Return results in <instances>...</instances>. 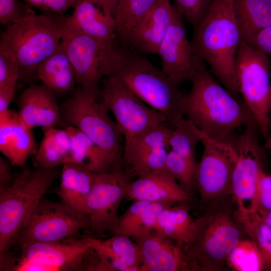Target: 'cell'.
<instances>
[{"label":"cell","mask_w":271,"mask_h":271,"mask_svg":"<svg viewBox=\"0 0 271 271\" xmlns=\"http://www.w3.org/2000/svg\"><path fill=\"white\" fill-rule=\"evenodd\" d=\"M62 42L74 68L76 81L96 98L102 79L110 75L121 48L118 40H104L64 29Z\"/></svg>","instance_id":"52a82bcc"},{"label":"cell","mask_w":271,"mask_h":271,"mask_svg":"<svg viewBox=\"0 0 271 271\" xmlns=\"http://www.w3.org/2000/svg\"><path fill=\"white\" fill-rule=\"evenodd\" d=\"M245 42L267 55L271 56V25Z\"/></svg>","instance_id":"ee69618b"},{"label":"cell","mask_w":271,"mask_h":271,"mask_svg":"<svg viewBox=\"0 0 271 271\" xmlns=\"http://www.w3.org/2000/svg\"><path fill=\"white\" fill-rule=\"evenodd\" d=\"M38 78L55 93L72 90L77 83L74 68L61 41L56 50L41 62L36 69Z\"/></svg>","instance_id":"7402d4cb"},{"label":"cell","mask_w":271,"mask_h":271,"mask_svg":"<svg viewBox=\"0 0 271 271\" xmlns=\"http://www.w3.org/2000/svg\"><path fill=\"white\" fill-rule=\"evenodd\" d=\"M65 28L101 40L117 39L114 18L105 14L93 0L79 2L72 14L66 18Z\"/></svg>","instance_id":"ffe728a7"},{"label":"cell","mask_w":271,"mask_h":271,"mask_svg":"<svg viewBox=\"0 0 271 271\" xmlns=\"http://www.w3.org/2000/svg\"><path fill=\"white\" fill-rule=\"evenodd\" d=\"M20 76V67L16 59L0 49V86L16 87Z\"/></svg>","instance_id":"ab89813d"},{"label":"cell","mask_w":271,"mask_h":271,"mask_svg":"<svg viewBox=\"0 0 271 271\" xmlns=\"http://www.w3.org/2000/svg\"><path fill=\"white\" fill-rule=\"evenodd\" d=\"M63 14L31 11L19 21L8 25L0 38V49L11 54L20 67V76L36 74L39 64L58 48L64 33Z\"/></svg>","instance_id":"277c9868"},{"label":"cell","mask_w":271,"mask_h":271,"mask_svg":"<svg viewBox=\"0 0 271 271\" xmlns=\"http://www.w3.org/2000/svg\"><path fill=\"white\" fill-rule=\"evenodd\" d=\"M185 202L164 209L158 218L154 229L184 246L193 241L197 225L196 220H193Z\"/></svg>","instance_id":"cb8c5ba5"},{"label":"cell","mask_w":271,"mask_h":271,"mask_svg":"<svg viewBox=\"0 0 271 271\" xmlns=\"http://www.w3.org/2000/svg\"><path fill=\"white\" fill-rule=\"evenodd\" d=\"M249 238L257 244L261 254L264 270L271 271V230L257 213L240 221Z\"/></svg>","instance_id":"d6a6232c"},{"label":"cell","mask_w":271,"mask_h":271,"mask_svg":"<svg viewBox=\"0 0 271 271\" xmlns=\"http://www.w3.org/2000/svg\"><path fill=\"white\" fill-rule=\"evenodd\" d=\"M191 81L184 104V116L209 137L231 141L238 127L257 124L245 104L221 86L204 64Z\"/></svg>","instance_id":"6da1fadb"},{"label":"cell","mask_w":271,"mask_h":271,"mask_svg":"<svg viewBox=\"0 0 271 271\" xmlns=\"http://www.w3.org/2000/svg\"><path fill=\"white\" fill-rule=\"evenodd\" d=\"M165 169L187 191L195 184L196 167L171 149L167 156Z\"/></svg>","instance_id":"d590c367"},{"label":"cell","mask_w":271,"mask_h":271,"mask_svg":"<svg viewBox=\"0 0 271 271\" xmlns=\"http://www.w3.org/2000/svg\"><path fill=\"white\" fill-rule=\"evenodd\" d=\"M71 136L72 161L95 173L111 172L118 169L106 154L77 128L65 125Z\"/></svg>","instance_id":"484cf974"},{"label":"cell","mask_w":271,"mask_h":271,"mask_svg":"<svg viewBox=\"0 0 271 271\" xmlns=\"http://www.w3.org/2000/svg\"><path fill=\"white\" fill-rule=\"evenodd\" d=\"M32 129L24 126L20 121L15 126L9 144L3 153L11 164L24 167L29 156L36 152L37 143Z\"/></svg>","instance_id":"f546056e"},{"label":"cell","mask_w":271,"mask_h":271,"mask_svg":"<svg viewBox=\"0 0 271 271\" xmlns=\"http://www.w3.org/2000/svg\"><path fill=\"white\" fill-rule=\"evenodd\" d=\"M29 6L37 8L43 13L63 14L70 8H74L81 0H21Z\"/></svg>","instance_id":"b9f144b4"},{"label":"cell","mask_w":271,"mask_h":271,"mask_svg":"<svg viewBox=\"0 0 271 271\" xmlns=\"http://www.w3.org/2000/svg\"><path fill=\"white\" fill-rule=\"evenodd\" d=\"M175 11L170 0H158L132 32L128 48L141 53L157 54Z\"/></svg>","instance_id":"d6986e66"},{"label":"cell","mask_w":271,"mask_h":271,"mask_svg":"<svg viewBox=\"0 0 271 271\" xmlns=\"http://www.w3.org/2000/svg\"><path fill=\"white\" fill-rule=\"evenodd\" d=\"M195 238L185 249L196 270H219L228 255L242 238L241 231L228 213L218 210L196 220Z\"/></svg>","instance_id":"9c48e42d"},{"label":"cell","mask_w":271,"mask_h":271,"mask_svg":"<svg viewBox=\"0 0 271 271\" xmlns=\"http://www.w3.org/2000/svg\"><path fill=\"white\" fill-rule=\"evenodd\" d=\"M149 202L135 201L120 216H119L112 234H118L134 238L142 217Z\"/></svg>","instance_id":"8d00e7d4"},{"label":"cell","mask_w":271,"mask_h":271,"mask_svg":"<svg viewBox=\"0 0 271 271\" xmlns=\"http://www.w3.org/2000/svg\"><path fill=\"white\" fill-rule=\"evenodd\" d=\"M89 228L87 213L63 201L53 202L43 198L28 219L18 240L21 246L57 241L76 237L82 230Z\"/></svg>","instance_id":"8fae6325"},{"label":"cell","mask_w":271,"mask_h":271,"mask_svg":"<svg viewBox=\"0 0 271 271\" xmlns=\"http://www.w3.org/2000/svg\"><path fill=\"white\" fill-rule=\"evenodd\" d=\"M190 197L188 192L164 169L130 181L125 198L174 205L188 201Z\"/></svg>","instance_id":"ac0fdd59"},{"label":"cell","mask_w":271,"mask_h":271,"mask_svg":"<svg viewBox=\"0 0 271 271\" xmlns=\"http://www.w3.org/2000/svg\"><path fill=\"white\" fill-rule=\"evenodd\" d=\"M43 132L41 144L34 154L35 168H53L72 163V141L68 132L65 128L53 127Z\"/></svg>","instance_id":"d4e9b609"},{"label":"cell","mask_w":271,"mask_h":271,"mask_svg":"<svg viewBox=\"0 0 271 271\" xmlns=\"http://www.w3.org/2000/svg\"><path fill=\"white\" fill-rule=\"evenodd\" d=\"M99 93L102 101L113 113L125 143L137 139L162 123H167L163 113L147 106L113 75L102 79Z\"/></svg>","instance_id":"30bf717a"},{"label":"cell","mask_w":271,"mask_h":271,"mask_svg":"<svg viewBox=\"0 0 271 271\" xmlns=\"http://www.w3.org/2000/svg\"><path fill=\"white\" fill-rule=\"evenodd\" d=\"M256 124L245 127L235 142L237 158L233 169L231 192L237 205V216L240 221L255 212L257 182L261 150L257 142Z\"/></svg>","instance_id":"5bb4252c"},{"label":"cell","mask_w":271,"mask_h":271,"mask_svg":"<svg viewBox=\"0 0 271 271\" xmlns=\"http://www.w3.org/2000/svg\"><path fill=\"white\" fill-rule=\"evenodd\" d=\"M169 149H157L140 155L125 166L129 168L127 173L139 177L165 169Z\"/></svg>","instance_id":"e575fe53"},{"label":"cell","mask_w":271,"mask_h":271,"mask_svg":"<svg viewBox=\"0 0 271 271\" xmlns=\"http://www.w3.org/2000/svg\"><path fill=\"white\" fill-rule=\"evenodd\" d=\"M93 247L106 271H141V252L130 237L118 234L106 239L94 237Z\"/></svg>","instance_id":"44dd1931"},{"label":"cell","mask_w":271,"mask_h":271,"mask_svg":"<svg viewBox=\"0 0 271 271\" xmlns=\"http://www.w3.org/2000/svg\"><path fill=\"white\" fill-rule=\"evenodd\" d=\"M242 40L234 0H214L203 20L195 27L191 44L195 54L235 98L239 99L235 59Z\"/></svg>","instance_id":"7a4b0ae2"},{"label":"cell","mask_w":271,"mask_h":271,"mask_svg":"<svg viewBox=\"0 0 271 271\" xmlns=\"http://www.w3.org/2000/svg\"><path fill=\"white\" fill-rule=\"evenodd\" d=\"M10 164L2 157H0V191L10 186L14 181Z\"/></svg>","instance_id":"bcb514c9"},{"label":"cell","mask_w":271,"mask_h":271,"mask_svg":"<svg viewBox=\"0 0 271 271\" xmlns=\"http://www.w3.org/2000/svg\"><path fill=\"white\" fill-rule=\"evenodd\" d=\"M61 120L65 125L74 126L98 146L116 168L123 169L121 142L122 134L108 114L103 101L86 93L79 87L60 106Z\"/></svg>","instance_id":"8992f818"},{"label":"cell","mask_w":271,"mask_h":271,"mask_svg":"<svg viewBox=\"0 0 271 271\" xmlns=\"http://www.w3.org/2000/svg\"><path fill=\"white\" fill-rule=\"evenodd\" d=\"M270 66L268 55L241 40L235 59L238 92L265 140L269 132Z\"/></svg>","instance_id":"ba28073f"},{"label":"cell","mask_w":271,"mask_h":271,"mask_svg":"<svg viewBox=\"0 0 271 271\" xmlns=\"http://www.w3.org/2000/svg\"><path fill=\"white\" fill-rule=\"evenodd\" d=\"M264 148L265 149H271V129L269 130L268 136L264 145Z\"/></svg>","instance_id":"816d5d0a"},{"label":"cell","mask_w":271,"mask_h":271,"mask_svg":"<svg viewBox=\"0 0 271 271\" xmlns=\"http://www.w3.org/2000/svg\"><path fill=\"white\" fill-rule=\"evenodd\" d=\"M268 109L269 112H271V84L270 87L269 95V100H268Z\"/></svg>","instance_id":"f5cc1de1"},{"label":"cell","mask_w":271,"mask_h":271,"mask_svg":"<svg viewBox=\"0 0 271 271\" xmlns=\"http://www.w3.org/2000/svg\"><path fill=\"white\" fill-rule=\"evenodd\" d=\"M182 17L176 9L157 54L161 59L162 70L177 85L192 80L204 64L194 53L187 37Z\"/></svg>","instance_id":"9a60e30c"},{"label":"cell","mask_w":271,"mask_h":271,"mask_svg":"<svg viewBox=\"0 0 271 271\" xmlns=\"http://www.w3.org/2000/svg\"><path fill=\"white\" fill-rule=\"evenodd\" d=\"M110 75L144 102L163 113L167 124L172 129L184 119L186 94L141 53L122 46Z\"/></svg>","instance_id":"3957f363"},{"label":"cell","mask_w":271,"mask_h":271,"mask_svg":"<svg viewBox=\"0 0 271 271\" xmlns=\"http://www.w3.org/2000/svg\"><path fill=\"white\" fill-rule=\"evenodd\" d=\"M271 211V175L261 168L259 170L256 197L255 212Z\"/></svg>","instance_id":"60d3db41"},{"label":"cell","mask_w":271,"mask_h":271,"mask_svg":"<svg viewBox=\"0 0 271 271\" xmlns=\"http://www.w3.org/2000/svg\"><path fill=\"white\" fill-rule=\"evenodd\" d=\"M94 242L93 237H76L53 242L29 243L21 245L22 256L53 267L56 271H82Z\"/></svg>","instance_id":"2e32d148"},{"label":"cell","mask_w":271,"mask_h":271,"mask_svg":"<svg viewBox=\"0 0 271 271\" xmlns=\"http://www.w3.org/2000/svg\"><path fill=\"white\" fill-rule=\"evenodd\" d=\"M58 167L26 168L0 191V252L7 251L59 175Z\"/></svg>","instance_id":"5b68a950"},{"label":"cell","mask_w":271,"mask_h":271,"mask_svg":"<svg viewBox=\"0 0 271 271\" xmlns=\"http://www.w3.org/2000/svg\"><path fill=\"white\" fill-rule=\"evenodd\" d=\"M255 212L271 230V211L258 210Z\"/></svg>","instance_id":"f907efd6"},{"label":"cell","mask_w":271,"mask_h":271,"mask_svg":"<svg viewBox=\"0 0 271 271\" xmlns=\"http://www.w3.org/2000/svg\"><path fill=\"white\" fill-rule=\"evenodd\" d=\"M16 87L0 86V114L8 110L16 92Z\"/></svg>","instance_id":"7dc6e473"},{"label":"cell","mask_w":271,"mask_h":271,"mask_svg":"<svg viewBox=\"0 0 271 271\" xmlns=\"http://www.w3.org/2000/svg\"><path fill=\"white\" fill-rule=\"evenodd\" d=\"M16 271H56L53 267L31 260L21 256L18 259L15 269Z\"/></svg>","instance_id":"f6af8a7d"},{"label":"cell","mask_w":271,"mask_h":271,"mask_svg":"<svg viewBox=\"0 0 271 271\" xmlns=\"http://www.w3.org/2000/svg\"><path fill=\"white\" fill-rule=\"evenodd\" d=\"M93 176L94 173L78 164H63L57 192L62 201L79 211L86 213V201L92 186Z\"/></svg>","instance_id":"603a6c76"},{"label":"cell","mask_w":271,"mask_h":271,"mask_svg":"<svg viewBox=\"0 0 271 271\" xmlns=\"http://www.w3.org/2000/svg\"><path fill=\"white\" fill-rule=\"evenodd\" d=\"M172 129L167 123H162L137 139L125 143L122 155L124 167L148 152L159 148H169Z\"/></svg>","instance_id":"f1b7e54d"},{"label":"cell","mask_w":271,"mask_h":271,"mask_svg":"<svg viewBox=\"0 0 271 271\" xmlns=\"http://www.w3.org/2000/svg\"><path fill=\"white\" fill-rule=\"evenodd\" d=\"M130 175L124 170L95 173L85 211L91 234L100 238L113 232L119 217L118 211L125 197Z\"/></svg>","instance_id":"4fadbf2b"},{"label":"cell","mask_w":271,"mask_h":271,"mask_svg":"<svg viewBox=\"0 0 271 271\" xmlns=\"http://www.w3.org/2000/svg\"><path fill=\"white\" fill-rule=\"evenodd\" d=\"M106 15L114 18L117 0H93Z\"/></svg>","instance_id":"681fc988"},{"label":"cell","mask_w":271,"mask_h":271,"mask_svg":"<svg viewBox=\"0 0 271 271\" xmlns=\"http://www.w3.org/2000/svg\"><path fill=\"white\" fill-rule=\"evenodd\" d=\"M45 85H32L27 88L19 99V117L24 126L33 128L37 127L38 112Z\"/></svg>","instance_id":"836d02e7"},{"label":"cell","mask_w":271,"mask_h":271,"mask_svg":"<svg viewBox=\"0 0 271 271\" xmlns=\"http://www.w3.org/2000/svg\"><path fill=\"white\" fill-rule=\"evenodd\" d=\"M227 265L236 271L264 270L258 247L250 238H242L233 248L228 255Z\"/></svg>","instance_id":"4dcf8cb0"},{"label":"cell","mask_w":271,"mask_h":271,"mask_svg":"<svg viewBox=\"0 0 271 271\" xmlns=\"http://www.w3.org/2000/svg\"><path fill=\"white\" fill-rule=\"evenodd\" d=\"M61 121L60 107L55 93L46 86L38 112L37 127H41L44 132L55 127Z\"/></svg>","instance_id":"74e56055"},{"label":"cell","mask_w":271,"mask_h":271,"mask_svg":"<svg viewBox=\"0 0 271 271\" xmlns=\"http://www.w3.org/2000/svg\"><path fill=\"white\" fill-rule=\"evenodd\" d=\"M192 125L203 146L201 160L196 166L195 184L203 200L216 199L231 192L232 175L237 158L235 142L215 140Z\"/></svg>","instance_id":"7c38bea8"},{"label":"cell","mask_w":271,"mask_h":271,"mask_svg":"<svg viewBox=\"0 0 271 271\" xmlns=\"http://www.w3.org/2000/svg\"><path fill=\"white\" fill-rule=\"evenodd\" d=\"M199 138L192 123L184 119L171 132L169 148L196 167L195 152Z\"/></svg>","instance_id":"1f68e13d"},{"label":"cell","mask_w":271,"mask_h":271,"mask_svg":"<svg viewBox=\"0 0 271 271\" xmlns=\"http://www.w3.org/2000/svg\"><path fill=\"white\" fill-rule=\"evenodd\" d=\"M143 260L141 271H193L184 246L154 229L136 242Z\"/></svg>","instance_id":"e0dca14e"},{"label":"cell","mask_w":271,"mask_h":271,"mask_svg":"<svg viewBox=\"0 0 271 271\" xmlns=\"http://www.w3.org/2000/svg\"><path fill=\"white\" fill-rule=\"evenodd\" d=\"M1 270H15L18 259L7 253V251L1 252Z\"/></svg>","instance_id":"c3c4849f"},{"label":"cell","mask_w":271,"mask_h":271,"mask_svg":"<svg viewBox=\"0 0 271 271\" xmlns=\"http://www.w3.org/2000/svg\"><path fill=\"white\" fill-rule=\"evenodd\" d=\"M18 0H0V22L9 25L22 19L31 11L22 9Z\"/></svg>","instance_id":"7bdbcfd3"},{"label":"cell","mask_w":271,"mask_h":271,"mask_svg":"<svg viewBox=\"0 0 271 271\" xmlns=\"http://www.w3.org/2000/svg\"><path fill=\"white\" fill-rule=\"evenodd\" d=\"M234 8L245 41L271 25V0H234Z\"/></svg>","instance_id":"4316f807"},{"label":"cell","mask_w":271,"mask_h":271,"mask_svg":"<svg viewBox=\"0 0 271 271\" xmlns=\"http://www.w3.org/2000/svg\"><path fill=\"white\" fill-rule=\"evenodd\" d=\"M158 0H117L114 19L116 36L122 46L128 48L133 31Z\"/></svg>","instance_id":"83f0119b"},{"label":"cell","mask_w":271,"mask_h":271,"mask_svg":"<svg viewBox=\"0 0 271 271\" xmlns=\"http://www.w3.org/2000/svg\"><path fill=\"white\" fill-rule=\"evenodd\" d=\"M214 0H175L178 12L194 27L205 17Z\"/></svg>","instance_id":"f35d334b"}]
</instances>
